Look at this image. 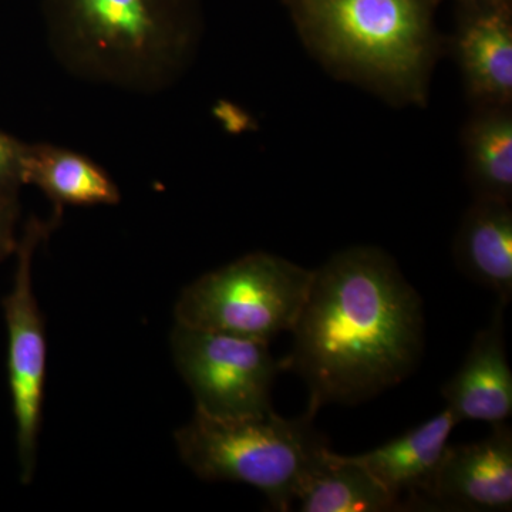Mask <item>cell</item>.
<instances>
[{
	"label": "cell",
	"instance_id": "obj_1",
	"mask_svg": "<svg viewBox=\"0 0 512 512\" xmlns=\"http://www.w3.org/2000/svg\"><path fill=\"white\" fill-rule=\"evenodd\" d=\"M281 362L308 387L306 413L359 404L404 382L424 348L419 292L377 248L339 252L313 271Z\"/></svg>",
	"mask_w": 512,
	"mask_h": 512
},
{
	"label": "cell",
	"instance_id": "obj_2",
	"mask_svg": "<svg viewBox=\"0 0 512 512\" xmlns=\"http://www.w3.org/2000/svg\"><path fill=\"white\" fill-rule=\"evenodd\" d=\"M43 15L66 72L138 94L174 86L201 32L197 0H43Z\"/></svg>",
	"mask_w": 512,
	"mask_h": 512
},
{
	"label": "cell",
	"instance_id": "obj_3",
	"mask_svg": "<svg viewBox=\"0 0 512 512\" xmlns=\"http://www.w3.org/2000/svg\"><path fill=\"white\" fill-rule=\"evenodd\" d=\"M313 419L309 413L284 419L274 410L225 419L195 409L192 419L175 431V446L201 480L251 485L275 511L285 512L330 451Z\"/></svg>",
	"mask_w": 512,
	"mask_h": 512
},
{
	"label": "cell",
	"instance_id": "obj_4",
	"mask_svg": "<svg viewBox=\"0 0 512 512\" xmlns=\"http://www.w3.org/2000/svg\"><path fill=\"white\" fill-rule=\"evenodd\" d=\"M330 59L402 90L420 86L430 55L421 0H293Z\"/></svg>",
	"mask_w": 512,
	"mask_h": 512
},
{
	"label": "cell",
	"instance_id": "obj_5",
	"mask_svg": "<svg viewBox=\"0 0 512 512\" xmlns=\"http://www.w3.org/2000/svg\"><path fill=\"white\" fill-rule=\"evenodd\" d=\"M313 271L266 252L242 256L181 292L175 323L271 342L292 332Z\"/></svg>",
	"mask_w": 512,
	"mask_h": 512
},
{
	"label": "cell",
	"instance_id": "obj_6",
	"mask_svg": "<svg viewBox=\"0 0 512 512\" xmlns=\"http://www.w3.org/2000/svg\"><path fill=\"white\" fill-rule=\"evenodd\" d=\"M62 215L63 210L55 208L49 220L30 218L15 252L18 266L12 291L2 301L8 328L9 389L23 484H29L35 474L47 365L45 319L33 291V256L37 247L59 227Z\"/></svg>",
	"mask_w": 512,
	"mask_h": 512
},
{
	"label": "cell",
	"instance_id": "obj_7",
	"mask_svg": "<svg viewBox=\"0 0 512 512\" xmlns=\"http://www.w3.org/2000/svg\"><path fill=\"white\" fill-rule=\"evenodd\" d=\"M171 350L195 409L225 419L271 412L272 384L282 367L269 342L175 323Z\"/></svg>",
	"mask_w": 512,
	"mask_h": 512
},
{
	"label": "cell",
	"instance_id": "obj_8",
	"mask_svg": "<svg viewBox=\"0 0 512 512\" xmlns=\"http://www.w3.org/2000/svg\"><path fill=\"white\" fill-rule=\"evenodd\" d=\"M429 507L456 511H510L512 430L505 423L476 443L447 446Z\"/></svg>",
	"mask_w": 512,
	"mask_h": 512
},
{
	"label": "cell",
	"instance_id": "obj_9",
	"mask_svg": "<svg viewBox=\"0 0 512 512\" xmlns=\"http://www.w3.org/2000/svg\"><path fill=\"white\" fill-rule=\"evenodd\" d=\"M460 423L450 409L383 446L352 456L383 485L394 500L407 507H429L437 470L454 427Z\"/></svg>",
	"mask_w": 512,
	"mask_h": 512
},
{
	"label": "cell",
	"instance_id": "obj_10",
	"mask_svg": "<svg viewBox=\"0 0 512 512\" xmlns=\"http://www.w3.org/2000/svg\"><path fill=\"white\" fill-rule=\"evenodd\" d=\"M503 303H498L487 328L474 336L466 359L443 389L447 409L458 421L504 423L512 414V373L504 338Z\"/></svg>",
	"mask_w": 512,
	"mask_h": 512
},
{
	"label": "cell",
	"instance_id": "obj_11",
	"mask_svg": "<svg viewBox=\"0 0 512 512\" xmlns=\"http://www.w3.org/2000/svg\"><path fill=\"white\" fill-rule=\"evenodd\" d=\"M454 256L460 271L507 306L512 298V212L508 202L478 200L458 229Z\"/></svg>",
	"mask_w": 512,
	"mask_h": 512
},
{
	"label": "cell",
	"instance_id": "obj_12",
	"mask_svg": "<svg viewBox=\"0 0 512 512\" xmlns=\"http://www.w3.org/2000/svg\"><path fill=\"white\" fill-rule=\"evenodd\" d=\"M23 183L45 192L60 210L66 205H116L121 200L119 187L99 164L53 144H26Z\"/></svg>",
	"mask_w": 512,
	"mask_h": 512
},
{
	"label": "cell",
	"instance_id": "obj_13",
	"mask_svg": "<svg viewBox=\"0 0 512 512\" xmlns=\"http://www.w3.org/2000/svg\"><path fill=\"white\" fill-rule=\"evenodd\" d=\"M471 92L495 103L512 94V29L504 13H483L464 28L458 43Z\"/></svg>",
	"mask_w": 512,
	"mask_h": 512
},
{
	"label": "cell",
	"instance_id": "obj_14",
	"mask_svg": "<svg viewBox=\"0 0 512 512\" xmlns=\"http://www.w3.org/2000/svg\"><path fill=\"white\" fill-rule=\"evenodd\" d=\"M298 501L302 512L403 511L365 467L352 456H340L332 450Z\"/></svg>",
	"mask_w": 512,
	"mask_h": 512
},
{
	"label": "cell",
	"instance_id": "obj_15",
	"mask_svg": "<svg viewBox=\"0 0 512 512\" xmlns=\"http://www.w3.org/2000/svg\"><path fill=\"white\" fill-rule=\"evenodd\" d=\"M471 173L480 200L510 202L512 194V119L491 113L477 120L468 136Z\"/></svg>",
	"mask_w": 512,
	"mask_h": 512
},
{
	"label": "cell",
	"instance_id": "obj_16",
	"mask_svg": "<svg viewBox=\"0 0 512 512\" xmlns=\"http://www.w3.org/2000/svg\"><path fill=\"white\" fill-rule=\"evenodd\" d=\"M26 143L0 130V192H18L23 183Z\"/></svg>",
	"mask_w": 512,
	"mask_h": 512
},
{
	"label": "cell",
	"instance_id": "obj_17",
	"mask_svg": "<svg viewBox=\"0 0 512 512\" xmlns=\"http://www.w3.org/2000/svg\"><path fill=\"white\" fill-rule=\"evenodd\" d=\"M19 214L18 192H0V262L15 254L18 248L16 224Z\"/></svg>",
	"mask_w": 512,
	"mask_h": 512
}]
</instances>
